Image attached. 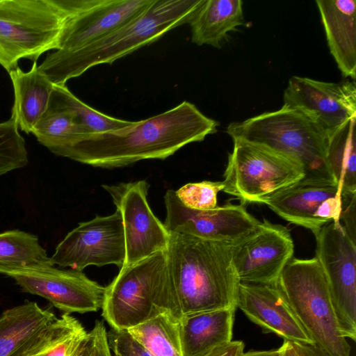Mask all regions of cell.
Masks as SVG:
<instances>
[{"mask_svg": "<svg viewBox=\"0 0 356 356\" xmlns=\"http://www.w3.org/2000/svg\"><path fill=\"white\" fill-rule=\"evenodd\" d=\"M218 125L195 104L184 101L121 129L79 136L57 156L102 168L122 167L145 159H165L184 146L215 134Z\"/></svg>", "mask_w": 356, "mask_h": 356, "instance_id": "cell-1", "label": "cell"}, {"mask_svg": "<svg viewBox=\"0 0 356 356\" xmlns=\"http://www.w3.org/2000/svg\"><path fill=\"white\" fill-rule=\"evenodd\" d=\"M165 252V312L179 320L191 314L236 308L240 282L232 261V243L170 232Z\"/></svg>", "mask_w": 356, "mask_h": 356, "instance_id": "cell-2", "label": "cell"}, {"mask_svg": "<svg viewBox=\"0 0 356 356\" xmlns=\"http://www.w3.org/2000/svg\"><path fill=\"white\" fill-rule=\"evenodd\" d=\"M202 0H154L139 15L109 34L76 50L49 54L38 66L54 85H65L90 68L112 64L188 23Z\"/></svg>", "mask_w": 356, "mask_h": 356, "instance_id": "cell-3", "label": "cell"}, {"mask_svg": "<svg viewBox=\"0 0 356 356\" xmlns=\"http://www.w3.org/2000/svg\"><path fill=\"white\" fill-rule=\"evenodd\" d=\"M233 140L266 147L300 164L302 185H337L326 159V134L299 111L280 109L230 123L226 130Z\"/></svg>", "mask_w": 356, "mask_h": 356, "instance_id": "cell-4", "label": "cell"}, {"mask_svg": "<svg viewBox=\"0 0 356 356\" xmlns=\"http://www.w3.org/2000/svg\"><path fill=\"white\" fill-rule=\"evenodd\" d=\"M277 284L315 345L330 356H350V346L339 330L328 284L315 257H293Z\"/></svg>", "mask_w": 356, "mask_h": 356, "instance_id": "cell-5", "label": "cell"}, {"mask_svg": "<svg viewBox=\"0 0 356 356\" xmlns=\"http://www.w3.org/2000/svg\"><path fill=\"white\" fill-rule=\"evenodd\" d=\"M68 17L60 0H0V65L9 73L58 50Z\"/></svg>", "mask_w": 356, "mask_h": 356, "instance_id": "cell-6", "label": "cell"}, {"mask_svg": "<svg viewBox=\"0 0 356 356\" xmlns=\"http://www.w3.org/2000/svg\"><path fill=\"white\" fill-rule=\"evenodd\" d=\"M168 297L165 250L122 266L106 286L102 315L111 328L128 330L164 312Z\"/></svg>", "mask_w": 356, "mask_h": 356, "instance_id": "cell-7", "label": "cell"}, {"mask_svg": "<svg viewBox=\"0 0 356 356\" xmlns=\"http://www.w3.org/2000/svg\"><path fill=\"white\" fill-rule=\"evenodd\" d=\"M233 142L222 191L236 197L242 204H261L303 179L302 165L293 159L264 146L243 140Z\"/></svg>", "mask_w": 356, "mask_h": 356, "instance_id": "cell-8", "label": "cell"}, {"mask_svg": "<svg viewBox=\"0 0 356 356\" xmlns=\"http://www.w3.org/2000/svg\"><path fill=\"white\" fill-rule=\"evenodd\" d=\"M315 257L326 278L339 330L346 338L356 339V244L339 221L324 225L314 234Z\"/></svg>", "mask_w": 356, "mask_h": 356, "instance_id": "cell-9", "label": "cell"}, {"mask_svg": "<svg viewBox=\"0 0 356 356\" xmlns=\"http://www.w3.org/2000/svg\"><path fill=\"white\" fill-rule=\"evenodd\" d=\"M125 256L122 217L115 211L79 223L59 243L50 258L54 266L82 271L89 266H122Z\"/></svg>", "mask_w": 356, "mask_h": 356, "instance_id": "cell-10", "label": "cell"}, {"mask_svg": "<svg viewBox=\"0 0 356 356\" xmlns=\"http://www.w3.org/2000/svg\"><path fill=\"white\" fill-rule=\"evenodd\" d=\"M122 217L126 256L122 266L131 265L166 250L170 232L154 214L147 202L145 180L103 185ZM121 266V267H122Z\"/></svg>", "mask_w": 356, "mask_h": 356, "instance_id": "cell-11", "label": "cell"}, {"mask_svg": "<svg viewBox=\"0 0 356 356\" xmlns=\"http://www.w3.org/2000/svg\"><path fill=\"white\" fill-rule=\"evenodd\" d=\"M289 230L267 220L247 236L232 243V261L240 282L271 284L293 258Z\"/></svg>", "mask_w": 356, "mask_h": 356, "instance_id": "cell-12", "label": "cell"}, {"mask_svg": "<svg viewBox=\"0 0 356 356\" xmlns=\"http://www.w3.org/2000/svg\"><path fill=\"white\" fill-rule=\"evenodd\" d=\"M24 292L39 296L66 314L95 312L102 308L105 286L81 271L49 266L7 275Z\"/></svg>", "mask_w": 356, "mask_h": 356, "instance_id": "cell-13", "label": "cell"}, {"mask_svg": "<svg viewBox=\"0 0 356 356\" xmlns=\"http://www.w3.org/2000/svg\"><path fill=\"white\" fill-rule=\"evenodd\" d=\"M164 203V225L169 232L204 240L232 243L247 236L260 222L242 204H227L211 210L193 209L186 207L173 190L167 191Z\"/></svg>", "mask_w": 356, "mask_h": 356, "instance_id": "cell-14", "label": "cell"}, {"mask_svg": "<svg viewBox=\"0 0 356 356\" xmlns=\"http://www.w3.org/2000/svg\"><path fill=\"white\" fill-rule=\"evenodd\" d=\"M282 106L300 112L327 136L356 117L355 82H325L293 76L284 92Z\"/></svg>", "mask_w": 356, "mask_h": 356, "instance_id": "cell-15", "label": "cell"}, {"mask_svg": "<svg viewBox=\"0 0 356 356\" xmlns=\"http://www.w3.org/2000/svg\"><path fill=\"white\" fill-rule=\"evenodd\" d=\"M154 0H60L69 15L60 53L80 49L142 13Z\"/></svg>", "mask_w": 356, "mask_h": 356, "instance_id": "cell-16", "label": "cell"}, {"mask_svg": "<svg viewBox=\"0 0 356 356\" xmlns=\"http://www.w3.org/2000/svg\"><path fill=\"white\" fill-rule=\"evenodd\" d=\"M285 220L315 234L324 225L339 221L343 197L338 185L296 184L264 200Z\"/></svg>", "mask_w": 356, "mask_h": 356, "instance_id": "cell-17", "label": "cell"}, {"mask_svg": "<svg viewBox=\"0 0 356 356\" xmlns=\"http://www.w3.org/2000/svg\"><path fill=\"white\" fill-rule=\"evenodd\" d=\"M236 306L265 333L273 332L292 342L314 344L277 282H239Z\"/></svg>", "mask_w": 356, "mask_h": 356, "instance_id": "cell-18", "label": "cell"}, {"mask_svg": "<svg viewBox=\"0 0 356 356\" xmlns=\"http://www.w3.org/2000/svg\"><path fill=\"white\" fill-rule=\"evenodd\" d=\"M331 54L342 75L356 77V1L316 0Z\"/></svg>", "mask_w": 356, "mask_h": 356, "instance_id": "cell-19", "label": "cell"}, {"mask_svg": "<svg viewBox=\"0 0 356 356\" xmlns=\"http://www.w3.org/2000/svg\"><path fill=\"white\" fill-rule=\"evenodd\" d=\"M236 308L197 312L179 319L184 356H205L232 341Z\"/></svg>", "mask_w": 356, "mask_h": 356, "instance_id": "cell-20", "label": "cell"}, {"mask_svg": "<svg viewBox=\"0 0 356 356\" xmlns=\"http://www.w3.org/2000/svg\"><path fill=\"white\" fill-rule=\"evenodd\" d=\"M57 317L50 308L26 302L0 314V356H22Z\"/></svg>", "mask_w": 356, "mask_h": 356, "instance_id": "cell-21", "label": "cell"}, {"mask_svg": "<svg viewBox=\"0 0 356 356\" xmlns=\"http://www.w3.org/2000/svg\"><path fill=\"white\" fill-rule=\"evenodd\" d=\"M14 90L11 115L19 129L26 134L32 131L47 111L54 84L39 70L34 62L28 72L19 66L9 73Z\"/></svg>", "mask_w": 356, "mask_h": 356, "instance_id": "cell-22", "label": "cell"}, {"mask_svg": "<svg viewBox=\"0 0 356 356\" xmlns=\"http://www.w3.org/2000/svg\"><path fill=\"white\" fill-rule=\"evenodd\" d=\"M188 24L191 42L220 48L228 33L244 24L241 0H202Z\"/></svg>", "mask_w": 356, "mask_h": 356, "instance_id": "cell-23", "label": "cell"}, {"mask_svg": "<svg viewBox=\"0 0 356 356\" xmlns=\"http://www.w3.org/2000/svg\"><path fill=\"white\" fill-rule=\"evenodd\" d=\"M88 332L64 313L50 323L22 356H81Z\"/></svg>", "mask_w": 356, "mask_h": 356, "instance_id": "cell-24", "label": "cell"}, {"mask_svg": "<svg viewBox=\"0 0 356 356\" xmlns=\"http://www.w3.org/2000/svg\"><path fill=\"white\" fill-rule=\"evenodd\" d=\"M356 117L327 136L326 159L342 196L356 193Z\"/></svg>", "mask_w": 356, "mask_h": 356, "instance_id": "cell-25", "label": "cell"}, {"mask_svg": "<svg viewBox=\"0 0 356 356\" xmlns=\"http://www.w3.org/2000/svg\"><path fill=\"white\" fill-rule=\"evenodd\" d=\"M54 266L37 236L20 230L0 234V273Z\"/></svg>", "mask_w": 356, "mask_h": 356, "instance_id": "cell-26", "label": "cell"}, {"mask_svg": "<svg viewBox=\"0 0 356 356\" xmlns=\"http://www.w3.org/2000/svg\"><path fill=\"white\" fill-rule=\"evenodd\" d=\"M127 330L153 356H184L179 320L168 312Z\"/></svg>", "mask_w": 356, "mask_h": 356, "instance_id": "cell-27", "label": "cell"}, {"mask_svg": "<svg viewBox=\"0 0 356 356\" xmlns=\"http://www.w3.org/2000/svg\"><path fill=\"white\" fill-rule=\"evenodd\" d=\"M32 134L41 145L57 155L76 137L86 135L87 131L71 111L49 104Z\"/></svg>", "mask_w": 356, "mask_h": 356, "instance_id": "cell-28", "label": "cell"}, {"mask_svg": "<svg viewBox=\"0 0 356 356\" xmlns=\"http://www.w3.org/2000/svg\"><path fill=\"white\" fill-rule=\"evenodd\" d=\"M49 104L71 111L85 128L87 134L116 130L133 122L107 115L94 109L76 97L66 85L54 84Z\"/></svg>", "mask_w": 356, "mask_h": 356, "instance_id": "cell-29", "label": "cell"}, {"mask_svg": "<svg viewBox=\"0 0 356 356\" xmlns=\"http://www.w3.org/2000/svg\"><path fill=\"white\" fill-rule=\"evenodd\" d=\"M29 163L24 138L13 116L0 122V176Z\"/></svg>", "mask_w": 356, "mask_h": 356, "instance_id": "cell-30", "label": "cell"}, {"mask_svg": "<svg viewBox=\"0 0 356 356\" xmlns=\"http://www.w3.org/2000/svg\"><path fill=\"white\" fill-rule=\"evenodd\" d=\"M224 188L223 181H202L185 184L175 193L179 200L188 208L211 210L218 207V193L223 191Z\"/></svg>", "mask_w": 356, "mask_h": 356, "instance_id": "cell-31", "label": "cell"}, {"mask_svg": "<svg viewBox=\"0 0 356 356\" xmlns=\"http://www.w3.org/2000/svg\"><path fill=\"white\" fill-rule=\"evenodd\" d=\"M107 337L113 355L117 356H153L127 330H117L111 328L107 332Z\"/></svg>", "mask_w": 356, "mask_h": 356, "instance_id": "cell-32", "label": "cell"}, {"mask_svg": "<svg viewBox=\"0 0 356 356\" xmlns=\"http://www.w3.org/2000/svg\"><path fill=\"white\" fill-rule=\"evenodd\" d=\"M81 356H113L108 345L104 323L97 321L88 337Z\"/></svg>", "mask_w": 356, "mask_h": 356, "instance_id": "cell-33", "label": "cell"}, {"mask_svg": "<svg viewBox=\"0 0 356 356\" xmlns=\"http://www.w3.org/2000/svg\"><path fill=\"white\" fill-rule=\"evenodd\" d=\"M343 202L346 203L339 216V222L348 238L356 244V193L342 196Z\"/></svg>", "mask_w": 356, "mask_h": 356, "instance_id": "cell-34", "label": "cell"}, {"mask_svg": "<svg viewBox=\"0 0 356 356\" xmlns=\"http://www.w3.org/2000/svg\"><path fill=\"white\" fill-rule=\"evenodd\" d=\"M244 343L241 341H231L221 346L205 356H241L243 353Z\"/></svg>", "mask_w": 356, "mask_h": 356, "instance_id": "cell-35", "label": "cell"}, {"mask_svg": "<svg viewBox=\"0 0 356 356\" xmlns=\"http://www.w3.org/2000/svg\"><path fill=\"white\" fill-rule=\"evenodd\" d=\"M292 343L299 356H330L315 344Z\"/></svg>", "mask_w": 356, "mask_h": 356, "instance_id": "cell-36", "label": "cell"}, {"mask_svg": "<svg viewBox=\"0 0 356 356\" xmlns=\"http://www.w3.org/2000/svg\"><path fill=\"white\" fill-rule=\"evenodd\" d=\"M279 350L280 356H299L293 343L288 340H284L283 344L279 348Z\"/></svg>", "mask_w": 356, "mask_h": 356, "instance_id": "cell-37", "label": "cell"}, {"mask_svg": "<svg viewBox=\"0 0 356 356\" xmlns=\"http://www.w3.org/2000/svg\"><path fill=\"white\" fill-rule=\"evenodd\" d=\"M241 356H280L278 349L271 350L248 351L243 353Z\"/></svg>", "mask_w": 356, "mask_h": 356, "instance_id": "cell-38", "label": "cell"}, {"mask_svg": "<svg viewBox=\"0 0 356 356\" xmlns=\"http://www.w3.org/2000/svg\"><path fill=\"white\" fill-rule=\"evenodd\" d=\"M113 356H117V355H113Z\"/></svg>", "mask_w": 356, "mask_h": 356, "instance_id": "cell-39", "label": "cell"}]
</instances>
